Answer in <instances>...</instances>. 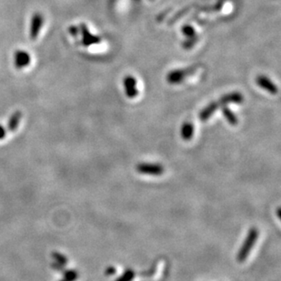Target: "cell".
Wrapping results in <instances>:
<instances>
[{"mask_svg":"<svg viewBox=\"0 0 281 281\" xmlns=\"http://www.w3.org/2000/svg\"><path fill=\"white\" fill-rule=\"evenodd\" d=\"M136 169L140 174L145 175L160 176L164 172L162 165L153 163H139Z\"/></svg>","mask_w":281,"mask_h":281,"instance_id":"2","label":"cell"},{"mask_svg":"<svg viewBox=\"0 0 281 281\" xmlns=\"http://www.w3.org/2000/svg\"><path fill=\"white\" fill-rule=\"evenodd\" d=\"M116 273V269L114 267H108L106 270V274L107 276H112Z\"/></svg>","mask_w":281,"mask_h":281,"instance_id":"18","label":"cell"},{"mask_svg":"<svg viewBox=\"0 0 281 281\" xmlns=\"http://www.w3.org/2000/svg\"><path fill=\"white\" fill-rule=\"evenodd\" d=\"M63 272L65 281H75L79 279V273L76 271H64Z\"/></svg>","mask_w":281,"mask_h":281,"instance_id":"15","label":"cell"},{"mask_svg":"<svg viewBox=\"0 0 281 281\" xmlns=\"http://www.w3.org/2000/svg\"><path fill=\"white\" fill-rule=\"evenodd\" d=\"M124 88L126 91V95L129 98H134L138 95L137 90V81L132 76H127L124 80Z\"/></svg>","mask_w":281,"mask_h":281,"instance_id":"5","label":"cell"},{"mask_svg":"<svg viewBox=\"0 0 281 281\" xmlns=\"http://www.w3.org/2000/svg\"><path fill=\"white\" fill-rule=\"evenodd\" d=\"M182 32L188 38H194V37L196 36V31L191 26H184L182 27Z\"/></svg>","mask_w":281,"mask_h":281,"instance_id":"17","label":"cell"},{"mask_svg":"<svg viewBox=\"0 0 281 281\" xmlns=\"http://www.w3.org/2000/svg\"><path fill=\"white\" fill-rule=\"evenodd\" d=\"M5 129L4 128V127H2L1 125H0V139H3V138H5Z\"/></svg>","mask_w":281,"mask_h":281,"instance_id":"19","label":"cell"},{"mask_svg":"<svg viewBox=\"0 0 281 281\" xmlns=\"http://www.w3.org/2000/svg\"><path fill=\"white\" fill-rule=\"evenodd\" d=\"M256 82H257L259 87H260L263 90H265L266 91L270 92L271 94L275 95L278 93L277 86L266 76H258L257 79H256Z\"/></svg>","mask_w":281,"mask_h":281,"instance_id":"6","label":"cell"},{"mask_svg":"<svg viewBox=\"0 0 281 281\" xmlns=\"http://www.w3.org/2000/svg\"><path fill=\"white\" fill-rule=\"evenodd\" d=\"M81 30H82V36H83V43L85 46H91L93 44L100 42V38L91 35V32L89 31V29L84 25H82Z\"/></svg>","mask_w":281,"mask_h":281,"instance_id":"10","label":"cell"},{"mask_svg":"<svg viewBox=\"0 0 281 281\" xmlns=\"http://www.w3.org/2000/svg\"><path fill=\"white\" fill-rule=\"evenodd\" d=\"M193 134H194V127L193 125L189 122H185L182 125L181 127V137L185 140L188 141L191 138H193Z\"/></svg>","mask_w":281,"mask_h":281,"instance_id":"11","label":"cell"},{"mask_svg":"<svg viewBox=\"0 0 281 281\" xmlns=\"http://www.w3.org/2000/svg\"><path fill=\"white\" fill-rule=\"evenodd\" d=\"M21 113L18 111L14 113L11 116L9 122H8V127H9L10 131H15L16 130L17 127H18V125H19V121L21 119Z\"/></svg>","mask_w":281,"mask_h":281,"instance_id":"13","label":"cell"},{"mask_svg":"<svg viewBox=\"0 0 281 281\" xmlns=\"http://www.w3.org/2000/svg\"><path fill=\"white\" fill-rule=\"evenodd\" d=\"M65 281V280H62V281Z\"/></svg>","mask_w":281,"mask_h":281,"instance_id":"21","label":"cell"},{"mask_svg":"<svg viewBox=\"0 0 281 281\" xmlns=\"http://www.w3.org/2000/svg\"><path fill=\"white\" fill-rule=\"evenodd\" d=\"M193 72L194 71L192 69L176 70L173 72H170V74L168 75L167 80L170 84H178V83H181L183 80H185L186 77L192 74Z\"/></svg>","mask_w":281,"mask_h":281,"instance_id":"4","label":"cell"},{"mask_svg":"<svg viewBox=\"0 0 281 281\" xmlns=\"http://www.w3.org/2000/svg\"><path fill=\"white\" fill-rule=\"evenodd\" d=\"M44 18L40 13H36L32 16L31 25H30V37L33 40L37 39L40 29L42 28Z\"/></svg>","mask_w":281,"mask_h":281,"instance_id":"3","label":"cell"},{"mask_svg":"<svg viewBox=\"0 0 281 281\" xmlns=\"http://www.w3.org/2000/svg\"><path fill=\"white\" fill-rule=\"evenodd\" d=\"M222 114L225 118L227 119L228 124H230L231 126H236L239 123L238 117L235 116L233 112L231 109H229L228 106H224L222 107Z\"/></svg>","mask_w":281,"mask_h":281,"instance_id":"12","label":"cell"},{"mask_svg":"<svg viewBox=\"0 0 281 281\" xmlns=\"http://www.w3.org/2000/svg\"><path fill=\"white\" fill-rule=\"evenodd\" d=\"M220 106V104L218 102H212L210 103L209 105H207L204 109H202L199 115H198V117L201 121H206L207 120L209 117L212 116L214 114V112L216 111L218 108V106Z\"/></svg>","mask_w":281,"mask_h":281,"instance_id":"9","label":"cell"},{"mask_svg":"<svg viewBox=\"0 0 281 281\" xmlns=\"http://www.w3.org/2000/svg\"><path fill=\"white\" fill-rule=\"evenodd\" d=\"M278 217L281 218V207L278 208Z\"/></svg>","mask_w":281,"mask_h":281,"instance_id":"20","label":"cell"},{"mask_svg":"<svg viewBox=\"0 0 281 281\" xmlns=\"http://www.w3.org/2000/svg\"><path fill=\"white\" fill-rule=\"evenodd\" d=\"M134 277H135V272L131 269H128L115 281H132Z\"/></svg>","mask_w":281,"mask_h":281,"instance_id":"14","label":"cell"},{"mask_svg":"<svg viewBox=\"0 0 281 281\" xmlns=\"http://www.w3.org/2000/svg\"><path fill=\"white\" fill-rule=\"evenodd\" d=\"M55 262L59 263L60 265L65 266L68 263V259L63 254H60L59 252H53L52 254Z\"/></svg>","mask_w":281,"mask_h":281,"instance_id":"16","label":"cell"},{"mask_svg":"<svg viewBox=\"0 0 281 281\" xmlns=\"http://www.w3.org/2000/svg\"><path fill=\"white\" fill-rule=\"evenodd\" d=\"M243 102V95H241L239 92H233V93H229L227 95L222 96L218 103L222 106H226L227 104L229 103H234V104H240Z\"/></svg>","mask_w":281,"mask_h":281,"instance_id":"8","label":"cell"},{"mask_svg":"<svg viewBox=\"0 0 281 281\" xmlns=\"http://www.w3.org/2000/svg\"><path fill=\"white\" fill-rule=\"evenodd\" d=\"M258 237H259V230L256 228H250L249 234H248V236L245 239V241L241 246L239 253H238V256H237V260L239 262L242 263V262H244L245 260H247V258L250 255V251L254 247Z\"/></svg>","mask_w":281,"mask_h":281,"instance_id":"1","label":"cell"},{"mask_svg":"<svg viewBox=\"0 0 281 281\" xmlns=\"http://www.w3.org/2000/svg\"><path fill=\"white\" fill-rule=\"evenodd\" d=\"M30 55L24 51L18 50L15 54V65L17 69H24L30 63Z\"/></svg>","mask_w":281,"mask_h":281,"instance_id":"7","label":"cell"}]
</instances>
